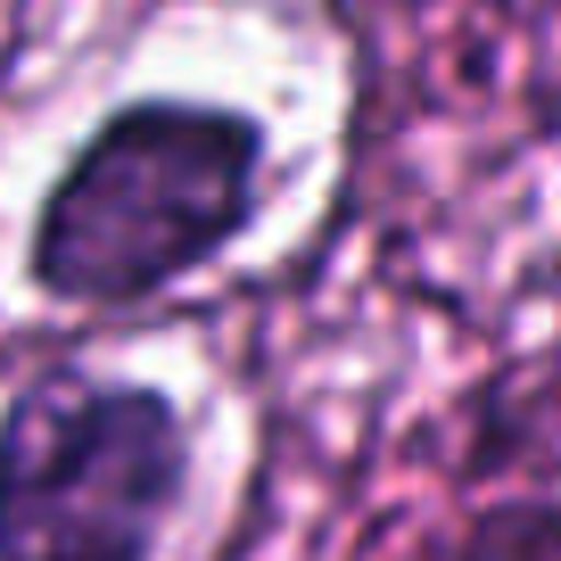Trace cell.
I'll use <instances>...</instances> for the list:
<instances>
[{"label":"cell","mask_w":561,"mask_h":561,"mask_svg":"<svg viewBox=\"0 0 561 561\" xmlns=\"http://www.w3.org/2000/svg\"><path fill=\"white\" fill-rule=\"evenodd\" d=\"M462 561H561V495L488 504L462 537Z\"/></svg>","instance_id":"obj_3"},{"label":"cell","mask_w":561,"mask_h":561,"mask_svg":"<svg viewBox=\"0 0 561 561\" xmlns=\"http://www.w3.org/2000/svg\"><path fill=\"white\" fill-rule=\"evenodd\" d=\"M191 421L165 388L42 364L0 404V561H149L191 504Z\"/></svg>","instance_id":"obj_2"},{"label":"cell","mask_w":561,"mask_h":561,"mask_svg":"<svg viewBox=\"0 0 561 561\" xmlns=\"http://www.w3.org/2000/svg\"><path fill=\"white\" fill-rule=\"evenodd\" d=\"M264 149V124L231 100L149 91L107 107L34 207V289L83 314H124L182 289L256 224Z\"/></svg>","instance_id":"obj_1"}]
</instances>
